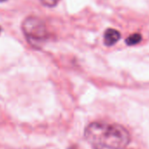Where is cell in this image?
Wrapping results in <instances>:
<instances>
[{"instance_id":"3","label":"cell","mask_w":149,"mask_h":149,"mask_svg":"<svg viewBox=\"0 0 149 149\" xmlns=\"http://www.w3.org/2000/svg\"><path fill=\"white\" fill-rule=\"evenodd\" d=\"M120 36L121 35H120V33L118 31L112 29V28H109L104 33V44L106 46H109V47L112 46L119 40Z\"/></svg>"},{"instance_id":"5","label":"cell","mask_w":149,"mask_h":149,"mask_svg":"<svg viewBox=\"0 0 149 149\" xmlns=\"http://www.w3.org/2000/svg\"><path fill=\"white\" fill-rule=\"evenodd\" d=\"M41 2L42 5H44L45 6H47V7H54L55 6L58 2L60 0H40Z\"/></svg>"},{"instance_id":"7","label":"cell","mask_w":149,"mask_h":149,"mask_svg":"<svg viewBox=\"0 0 149 149\" xmlns=\"http://www.w3.org/2000/svg\"><path fill=\"white\" fill-rule=\"evenodd\" d=\"M0 33H1V27H0Z\"/></svg>"},{"instance_id":"6","label":"cell","mask_w":149,"mask_h":149,"mask_svg":"<svg viewBox=\"0 0 149 149\" xmlns=\"http://www.w3.org/2000/svg\"><path fill=\"white\" fill-rule=\"evenodd\" d=\"M6 0H0V2H6Z\"/></svg>"},{"instance_id":"2","label":"cell","mask_w":149,"mask_h":149,"mask_svg":"<svg viewBox=\"0 0 149 149\" xmlns=\"http://www.w3.org/2000/svg\"><path fill=\"white\" fill-rule=\"evenodd\" d=\"M22 30L28 42L34 47H40L49 38L45 22L38 17H27L22 23Z\"/></svg>"},{"instance_id":"1","label":"cell","mask_w":149,"mask_h":149,"mask_svg":"<svg viewBox=\"0 0 149 149\" xmlns=\"http://www.w3.org/2000/svg\"><path fill=\"white\" fill-rule=\"evenodd\" d=\"M84 137L92 146L104 149H123L131 140L124 126L105 122L90 124L84 131Z\"/></svg>"},{"instance_id":"4","label":"cell","mask_w":149,"mask_h":149,"mask_svg":"<svg viewBox=\"0 0 149 149\" xmlns=\"http://www.w3.org/2000/svg\"><path fill=\"white\" fill-rule=\"evenodd\" d=\"M142 40V37H141V34L139 33H133L132 35H130L126 40H125V42L128 46H134V45H137L139 44Z\"/></svg>"}]
</instances>
